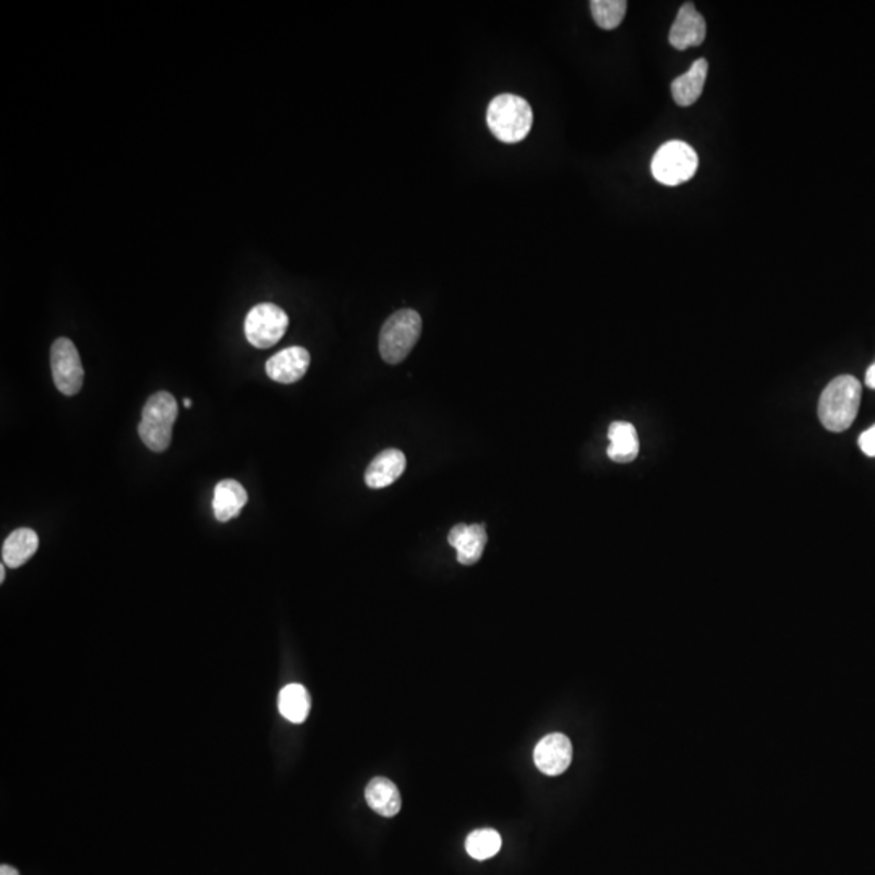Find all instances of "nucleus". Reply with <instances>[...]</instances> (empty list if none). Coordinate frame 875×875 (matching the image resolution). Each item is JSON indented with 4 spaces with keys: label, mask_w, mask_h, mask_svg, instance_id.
<instances>
[{
    "label": "nucleus",
    "mask_w": 875,
    "mask_h": 875,
    "mask_svg": "<svg viewBox=\"0 0 875 875\" xmlns=\"http://www.w3.org/2000/svg\"><path fill=\"white\" fill-rule=\"evenodd\" d=\"M863 388L854 376L841 375L830 381L819 401V419L829 432L841 433L858 415Z\"/></svg>",
    "instance_id": "obj_1"
},
{
    "label": "nucleus",
    "mask_w": 875,
    "mask_h": 875,
    "mask_svg": "<svg viewBox=\"0 0 875 875\" xmlns=\"http://www.w3.org/2000/svg\"><path fill=\"white\" fill-rule=\"evenodd\" d=\"M534 112L521 96L500 94L491 101L487 109L488 129L503 143H517L524 140L532 129Z\"/></svg>",
    "instance_id": "obj_2"
},
{
    "label": "nucleus",
    "mask_w": 875,
    "mask_h": 875,
    "mask_svg": "<svg viewBox=\"0 0 875 875\" xmlns=\"http://www.w3.org/2000/svg\"><path fill=\"white\" fill-rule=\"evenodd\" d=\"M177 415L179 407L171 393L159 391L148 397L138 425V433L146 448L153 453H164L169 448Z\"/></svg>",
    "instance_id": "obj_3"
},
{
    "label": "nucleus",
    "mask_w": 875,
    "mask_h": 875,
    "mask_svg": "<svg viewBox=\"0 0 875 875\" xmlns=\"http://www.w3.org/2000/svg\"><path fill=\"white\" fill-rule=\"evenodd\" d=\"M422 318L415 310H399L389 316L380 333V354L385 362L396 365L406 359L419 341Z\"/></svg>",
    "instance_id": "obj_4"
},
{
    "label": "nucleus",
    "mask_w": 875,
    "mask_h": 875,
    "mask_svg": "<svg viewBox=\"0 0 875 875\" xmlns=\"http://www.w3.org/2000/svg\"><path fill=\"white\" fill-rule=\"evenodd\" d=\"M699 156L686 141L673 140L658 148L652 159L655 180L668 187L684 184L694 177Z\"/></svg>",
    "instance_id": "obj_5"
},
{
    "label": "nucleus",
    "mask_w": 875,
    "mask_h": 875,
    "mask_svg": "<svg viewBox=\"0 0 875 875\" xmlns=\"http://www.w3.org/2000/svg\"><path fill=\"white\" fill-rule=\"evenodd\" d=\"M287 326L289 316L278 305H255L245 318V338L257 349H269L281 341Z\"/></svg>",
    "instance_id": "obj_6"
},
{
    "label": "nucleus",
    "mask_w": 875,
    "mask_h": 875,
    "mask_svg": "<svg viewBox=\"0 0 875 875\" xmlns=\"http://www.w3.org/2000/svg\"><path fill=\"white\" fill-rule=\"evenodd\" d=\"M51 370L54 385L65 396H75L82 389L85 370L77 347L70 339L59 338L51 347Z\"/></svg>",
    "instance_id": "obj_7"
},
{
    "label": "nucleus",
    "mask_w": 875,
    "mask_h": 875,
    "mask_svg": "<svg viewBox=\"0 0 875 875\" xmlns=\"http://www.w3.org/2000/svg\"><path fill=\"white\" fill-rule=\"evenodd\" d=\"M534 760L537 769L545 775L550 777L561 775L571 765V741L560 733L545 736L535 747Z\"/></svg>",
    "instance_id": "obj_8"
},
{
    "label": "nucleus",
    "mask_w": 875,
    "mask_h": 875,
    "mask_svg": "<svg viewBox=\"0 0 875 875\" xmlns=\"http://www.w3.org/2000/svg\"><path fill=\"white\" fill-rule=\"evenodd\" d=\"M310 367V354L304 347L294 346L281 350L266 362V375L281 385H292L304 378Z\"/></svg>",
    "instance_id": "obj_9"
},
{
    "label": "nucleus",
    "mask_w": 875,
    "mask_h": 875,
    "mask_svg": "<svg viewBox=\"0 0 875 875\" xmlns=\"http://www.w3.org/2000/svg\"><path fill=\"white\" fill-rule=\"evenodd\" d=\"M705 36H707V25L694 4L688 2L681 5L670 30L671 46L684 51L688 47L700 46L704 43Z\"/></svg>",
    "instance_id": "obj_10"
},
{
    "label": "nucleus",
    "mask_w": 875,
    "mask_h": 875,
    "mask_svg": "<svg viewBox=\"0 0 875 875\" xmlns=\"http://www.w3.org/2000/svg\"><path fill=\"white\" fill-rule=\"evenodd\" d=\"M448 542L456 548L457 561L464 566H472L482 558L487 547V530L479 524H459L449 532Z\"/></svg>",
    "instance_id": "obj_11"
},
{
    "label": "nucleus",
    "mask_w": 875,
    "mask_h": 875,
    "mask_svg": "<svg viewBox=\"0 0 875 875\" xmlns=\"http://www.w3.org/2000/svg\"><path fill=\"white\" fill-rule=\"evenodd\" d=\"M407 459L399 449H385L383 453L370 462L365 472V483L368 487L386 488L393 485L406 470Z\"/></svg>",
    "instance_id": "obj_12"
},
{
    "label": "nucleus",
    "mask_w": 875,
    "mask_h": 875,
    "mask_svg": "<svg viewBox=\"0 0 875 875\" xmlns=\"http://www.w3.org/2000/svg\"><path fill=\"white\" fill-rule=\"evenodd\" d=\"M248 495L237 480H221L214 488L213 513L219 522H227L239 516L247 504Z\"/></svg>",
    "instance_id": "obj_13"
},
{
    "label": "nucleus",
    "mask_w": 875,
    "mask_h": 875,
    "mask_svg": "<svg viewBox=\"0 0 875 875\" xmlns=\"http://www.w3.org/2000/svg\"><path fill=\"white\" fill-rule=\"evenodd\" d=\"M707 73H709V62L705 59H697L688 72L673 80L671 94L678 106L688 107L696 103L704 91Z\"/></svg>",
    "instance_id": "obj_14"
},
{
    "label": "nucleus",
    "mask_w": 875,
    "mask_h": 875,
    "mask_svg": "<svg viewBox=\"0 0 875 875\" xmlns=\"http://www.w3.org/2000/svg\"><path fill=\"white\" fill-rule=\"evenodd\" d=\"M38 547L39 538L35 530L26 527L13 530L2 545V563L9 568H20L33 558Z\"/></svg>",
    "instance_id": "obj_15"
},
{
    "label": "nucleus",
    "mask_w": 875,
    "mask_h": 875,
    "mask_svg": "<svg viewBox=\"0 0 875 875\" xmlns=\"http://www.w3.org/2000/svg\"><path fill=\"white\" fill-rule=\"evenodd\" d=\"M607 454L611 461L618 464H628L634 461L639 454V438L636 428L629 422H613L608 428Z\"/></svg>",
    "instance_id": "obj_16"
},
{
    "label": "nucleus",
    "mask_w": 875,
    "mask_h": 875,
    "mask_svg": "<svg viewBox=\"0 0 875 875\" xmlns=\"http://www.w3.org/2000/svg\"><path fill=\"white\" fill-rule=\"evenodd\" d=\"M365 799L368 806L380 816L394 817L401 811V794L388 778H373L365 790Z\"/></svg>",
    "instance_id": "obj_17"
},
{
    "label": "nucleus",
    "mask_w": 875,
    "mask_h": 875,
    "mask_svg": "<svg viewBox=\"0 0 875 875\" xmlns=\"http://www.w3.org/2000/svg\"><path fill=\"white\" fill-rule=\"evenodd\" d=\"M279 712L291 723H304L307 720L312 700L302 684H289L279 692Z\"/></svg>",
    "instance_id": "obj_18"
},
{
    "label": "nucleus",
    "mask_w": 875,
    "mask_h": 875,
    "mask_svg": "<svg viewBox=\"0 0 875 875\" xmlns=\"http://www.w3.org/2000/svg\"><path fill=\"white\" fill-rule=\"evenodd\" d=\"M503 841L500 833L493 829L475 830L466 840V850L470 858L477 861L493 858L500 853Z\"/></svg>",
    "instance_id": "obj_19"
},
{
    "label": "nucleus",
    "mask_w": 875,
    "mask_h": 875,
    "mask_svg": "<svg viewBox=\"0 0 875 875\" xmlns=\"http://www.w3.org/2000/svg\"><path fill=\"white\" fill-rule=\"evenodd\" d=\"M590 10L595 23L603 30H615L623 23L628 10L626 0H594L590 2Z\"/></svg>",
    "instance_id": "obj_20"
},
{
    "label": "nucleus",
    "mask_w": 875,
    "mask_h": 875,
    "mask_svg": "<svg viewBox=\"0 0 875 875\" xmlns=\"http://www.w3.org/2000/svg\"><path fill=\"white\" fill-rule=\"evenodd\" d=\"M859 448L866 456L875 457V425L859 436Z\"/></svg>",
    "instance_id": "obj_21"
},
{
    "label": "nucleus",
    "mask_w": 875,
    "mask_h": 875,
    "mask_svg": "<svg viewBox=\"0 0 875 875\" xmlns=\"http://www.w3.org/2000/svg\"><path fill=\"white\" fill-rule=\"evenodd\" d=\"M866 385L871 389H875V362L872 363L871 367L867 368Z\"/></svg>",
    "instance_id": "obj_22"
},
{
    "label": "nucleus",
    "mask_w": 875,
    "mask_h": 875,
    "mask_svg": "<svg viewBox=\"0 0 875 875\" xmlns=\"http://www.w3.org/2000/svg\"><path fill=\"white\" fill-rule=\"evenodd\" d=\"M0 875H20V874H18V871H17V869H15V867L7 866V864H4V866L0 867Z\"/></svg>",
    "instance_id": "obj_23"
},
{
    "label": "nucleus",
    "mask_w": 875,
    "mask_h": 875,
    "mask_svg": "<svg viewBox=\"0 0 875 875\" xmlns=\"http://www.w3.org/2000/svg\"><path fill=\"white\" fill-rule=\"evenodd\" d=\"M4 579H5V564L2 563V566H0V582H4Z\"/></svg>",
    "instance_id": "obj_24"
},
{
    "label": "nucleus",
    "mask_w": 875,
    "mask_h": 875,
    "mask_svg": "<svg viewBox=\"0 0 875 875\" xmlns=\"http://www.w3.org/2000/svg\"><path fill=\"white\" fill-rule=\"evenodd\" d=\"M184 406L185 407H192V401H190V399H185Z\"/></svg>",
    "instance_id": "obj_25"
}]
</instances>
